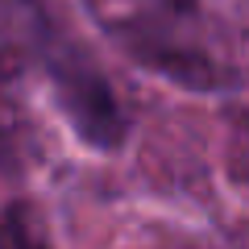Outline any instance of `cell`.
<instances>
[{
	"mask_svg": "<svg viewBox=\"0 0 249 249\" xmlns=\"http://www.w3.org/2000/svg\"><path fill=\"white\" fill-rule=\"evenodd\" d=\"M0 249H54V232L34 199H9L0 208Z\"/></svg>",
	"mask_w": 249,
	"mask_h": 249,
	"instance_id": "277c9868",
	"label": "cell"
},
{
	"mask_svg": "<svg viewBox=\"0 0 249 249\" xmlns=\"http://www.w3.org/2000/svg\"><path fill=\"white\" fill-rule=\"evenodd\" d=\"M62 37L46 0H0V91H13L42 71Z\"/></svg>",
	"mask_w": 249,
	"mask_h": 249,
	"instance_id": "3957f363",
	"label": "cell"
},
{
	"mask_svg": "<svg viewBox=\"0 0 249 249\" xmlns=\"http://www.w3.org/2000/svg\"><path fill=\"white\" fill-rule=\"evenodd\" d=\"M42 75L50 79V96H54L58 116L67 121V129H71L88 150L116 154L129 142L133 116L124 108L121 91L112 88L108 71L75 42V37L62 34L58 42H54Z\"/></svg>",
	"mask_w": 249,
	"mask_h": 249,
	"instance_id": "7a4b0ae2",
	"label": "cell"
},
{
	"mask_svg": "<svg viewBox=\"0 0 249 249\" xmlns=\"http://www.w3.org/2000/svg\"><path fill=\"white\" fill-rule=\"evenodd\" d=\"M124 58L196 96L241 88L237 46L208 0H83Z\"/></svg>",
	"mask_w": 249,
	"mask_h": 249,
	"instance_id": "6da1fadb",
	"label": "cell"
}]
</instances>
